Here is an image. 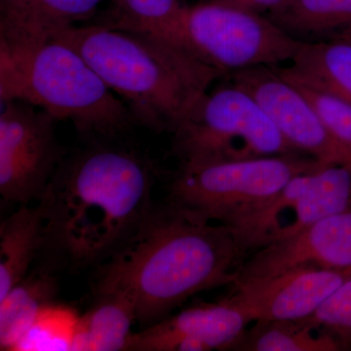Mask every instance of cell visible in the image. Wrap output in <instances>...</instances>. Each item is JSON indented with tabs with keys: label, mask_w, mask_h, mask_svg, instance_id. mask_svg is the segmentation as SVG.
I'll list each match as a JSON object with an SVG mask.
<instances>
[{
	"label": "cell",
	"mask_w": 351,
	"mask_h": 351,
	"mask_svg": "<svg viewBox=\"0 0 351 351\" xmlns=\"http://www.w3.org/2000/svg\"><path fill=\"white\" fill-rule=\"evenodd\" d=\"M291 83L306 97L327 128L351 145V104L306 85Z\"/></svg>",
	"instance_id": "24"
},
{
	"label": "cell",
	"mask_w": 351,
	"mask_h": 351,
	"mask_svg": "<svg viewBox=\"0 0 351 351\" xmlns=\"http://www.w3.org/2000/svg\"><path fill=\"white\" fill-rule=\"evenodd\" d=\"M96 302L78 317L71 350H126L132 326L137 322L133 302L119 293L95 295Z\"/></svg>",
	"instance_id": "17"
},
{
	"label": "cell",
	"mask_w": 351,
	"mask_h": 351,
	"mask_svg": "<svg viewBox=\"0 0 351 351\" xmlns=\"http://www.w3.org/2000/svg\"><path fill=\"white\" fill-rule=\"evenodd\" d=\"M290 82L306 85L351 104V41L339 38L304 41L295 57L272 66Z\"/></svg>",
	"instance_id": "15"
},
{
	"label": "cell",
	"mask_w": 351,
	"mask_h": 351,
	"mask_svg": "<svg viewBox=\"0 0 351 351\" xmlns=\"http://www.w3.org/2000/svg\"><path fill=\"white\" fill-rule=\"evenodd\" d=\"M302 321L329 334L343 350H351V277L313 315Z\"/></svg>",
	"instance_id": "23"
},
{
	"label": "cell",
	"mask_w": 351,
	"mask_h": 351,
	"mask_svg": "<svg viewBox=\"0 0 351 351\" xmlns=\"http://www.w3.org/2000/svg\"><path fill=\"white\" fill-rule=\"evenodd\" d=\"M103 1L0 0V49H25L53 40L93 17Z\"/></svg>",
	"instance_id": "14"
},
{
	"label": "cell",
	"mask_w": 351,
	"mask_h": 351,
	"mask_svg": "<svg viewBox=\"0 0 351 351\" xmlns=\"http://www.w3.org/2000/svg\"><path fill=\"white\" fill-rule=\"evenodd\" d=\"M351 277V269L300 267L276 276L237 282L234 294L256 320H302L316 311Z\"/></svg>",
	"instance_id": "13"
},
{
	"label": "cell",
	"mask_w": 351,
	"mask_h": 351,
	"mask_svg": "<svg viewBox=\"0 0 351 351\" xmlns=\"http://www.w3.org/2000/svg\"><path fill=\"white\" fill-rule=\"evenodd\" d=\"M350 210L351 171L324 163L293 178L254 219V232L267 246Z\"/></svg>",
	"instance_id": "10"
},
{
	"label": "cell",
	"mask_w": 351,
	"mask_h": 351,
	"mask_svg": "<svg viewBox=\"0 0 351 351\" xmlns=\"http://www.w3.org/2000/svg\"><path fill=\"white\" fill-rule=\"evenodd\" d=\"M281 1L282 0H197L196 2H213L265 15Z\"/></svg>",
	"instance_id": "25"
},
{
	"label": "cell",
	"mask_w": 351,
	"mask_h": 351,
	"mask_svg": "<svg viewBox=\"0 0 351 351\" xmlns=\"http://www.w3.org/2000/svg\"><path fill=\"white\" fill-rule=\"evenodd\" d=\"M322 164L304 154L181 162L168 201L235 230L262 211L293 178Z\"/></svg>",
	"instance_id": "5"
},
{
	"label": "cell",
	"mask_w": 351,
	"mask_h": 351,
	"mask_svg": "<svg viewBox=\"0 0 351 351\" xmlns=\"http://www.w3.org/2000/svg\"><path fill=\"white\" fill-rule=\"evenodd\" d=\"M172 134L180 163L302 154L258 101L232 82L207 92Z\"/></svg>",
	"instance_id": "6"
},
{
	"label": "cell",
	"mask_w": 351,
	"mask_h": 351,
	"mask_svg": "<svg viewBox=\"0 0 351 351\" xmlns=\"http://www.w3.org/2000/svg\"><path fill=\"white\" fill-rule=\"evenodd\" d=\"M300 267L351 269V210L320 219L287 239L254 251L245 260L235 283Z\"/></svg>",
	"instance_id": "12"
},
{
	"label": "cell",
	"mask_w": 351,
	"mask_h": 351,
	"mask_svg": "<svg viewBox=\"0 0 351 351\" xmlns=\"http://www.w3.org/2000/svg\"><path fill=\"white\" fill-rule=\"evenodd\" d=\"M112 2L114 15L110 25L149 32L184 47L182 25L189 5L186 0H112Z\"/></svg>",
	"instance_id": "21"
},
{
	"label": "cell",
	"mask_w": 351,
	"mask_h": 351,
	"mask_svg": "<svg viewBox=\"0 0 351 351\" xmlns=\"http://www.w3.org/2000/svg\"><path fill=\"white\" fill-rule=\"evenodd\" d=\"M54 39L84 57L135 123L154 131L173 133L223 75L186 48L138 29L76 25Z\"/></svg>",
	"instance_id": "3"
},
{
	"label": "cell",
	"mask_w": 351,
	"mask_h": 351,
	"mask_svg": "<svg viewBox=\"0 0 351 351\" xmlns=\"http://www.w3.org/2000/svg\"><path fill=\"white\" fill-rule=\"evenodd\" d=\"M182 38L184 47L223 75L254 66H283L302 43L263 14L213 2L189 4Z\"/></svg>",
	"instance_id": "7"
},
{
	"label": "cell",
	"mask_w": 351,
	"mask_h": 351,
	"mask_svg": "<svg viewBox=\"0 0 351 351\" xmlns=\"http://www.w3.org/2000/svg\"><path fill=\"white\" fill-rule=\"evenodd\" d=\"M265 16L300 40L331 38L350 27L351 0H282Z\"/></svg>",
	"instance_id": "20"
},
{
	"label": "cell",
	"mask_w": 351,
	"mask_h": 351,
	"mask_svg": "<svg viewBox=\"0 0 351 351\" xmlns=\"http://www.w3.org/2000/svg\"><path fill=\"white\" fill-rule=\"evenodd\" d=\"M232 351H339V341L302 320L254 321L235 341Z\"/></svg>",
	"instance_id": "19"
},
{
	"label": "cell",
	"mask_w": 351,
	"mask_h": 351,
	"mask_svg": "<svg viewBox=\"0 0 351 351\" xmlns=\"http://www.w3.org/2000/svg\"><path fill=\"white\" fill-rule=\"evenodd\" d=\"M331 38H343L346 39V40L351 41V25L350 27H346V29H343V31L339 32V34H335V36H331Z\"/></svg>",
	"instance_id": "26"
},
{
	"label": "cell",
	"mask_w": 351,
	"mask_h": 351,
	"mask_svg": "<svg viewBox=\"0 0 351 351\" xmlns=\"http://www.w3.org/2000/svg\"><path fill=\"white\" fill-rule=\"evenodd\" d=\"M1 103L0 195L6 202H38L64 159L57 120L27 101Z\"/></svg>",
	"instance_id": "8"
},
{
	"label": "cell",
	"mask_w": 351,
	"mask_h": 351,
	"mask_svg": "<svg viewBox=\"0 0 351 351\" xmlns=\"http://www.w3.org/2000/svg\"><path fill=\"white\" fill-rule=\"evenodd\" d=\"M154 168L137 152L91 147L64 158L38 200L41 252L71 269L112 257L154 208Z\"/></svg>",
	"instance_id": "2"
},
{
	"label": "cell",
	"mask_w": 351,
	"mask_h": 351,
	"mask_svg": "<svg viewBox=\"0 0 351 351\" xmlns=\"http://www.w3.org/2000/svg\"><path fill=\"white\" fill-rule=\"evenodd\" d=\"M255 313L233 293L215 304L184 309L133 332L126 350H230Z\"/></svg>",
	"instance_id": "11"
},
{
	"label": "cell",
	"mask_w": 351,
	"mask_h": 351,
	"mask_svg": "<svg viewBox=\"0 0 351 351\" xmlns=\"http://www.w3.org/2000/svg\"><path fill=\"white\" fill-rule=\"evenodd\" d=\"M40 208L21 205L0 223V299L29 274L43 248Z\"/></svg>",
	"instance_id": "18"
},
{
	"label": "cell",
	"mask_w": 351,
	"mask_h": 351,
	"mask_svg": "<svg viewBox=\"0 0 351 351\" xmlns=\"http://www.w3.org/2000/svg\"><path fill=\"white\" fill-rule=\"evenodd\" d=\"M228 76L258 101L298 152L351 171V145L336 137L301 91L272 66H254Z\"/></svg>",
	"instance_id": "9"
},
{
	"label": "cell",
	"mask_w": 351,
	"mask_h": 351,
	"mask_svg": "<svg viewBox=\"0 0 351 351\" xmlns=\"http://www.w3.org/2000/svg\"><path fill=\"white\" fill-rule=\"evenodd\" d=\"M57 278L36 269L0 299V350H18L41 314L55 304Z\"/></svg>",
	"instance_id": "16"
},
{
	"label": "cell",
	"mask_w": 351,
	"mask_h": 351,
	"mask_svg": "<svg viewBox=\"0 0 351 351\" xmlns=\"http://www.w3.org/2000/svg\"><path fill=\"white\" fill-rule=\"evenodd\" d=\"M78 317L71 309L53 304L41 314L18 350H71Z\"/></svg>",
	"instance_id": "22"
},
{
	"label": "cell",
	"mask_w": 351,
	"mask_h": 351,
	"mask_svg": "<svg viewBox=\"0 0 351 351\" xmlns=\"http://www.w3.org/2000/svg\"><path fill=\"white\" fill-rule=\"evenodd\" d=\"M1 101H27L78 131L112 137L135 123L130 110L75 48L63 41L0 49Z\"/></svg>",
	"instance_id": "4"
},
{
	"label": "cell",
	"mask_w": 351,
	"mask_h": 351,
	"mask_svg": "<svg viewBox=\"0 0 351 351\" xmlns=\"http://www.w3.org/2000/svg\"><path fill=\"white\" fill-rule=\"evenodd\" d=\"M248 254L230 226L168 201L152 208L130 239L97 267L94 294L131 300L145 327L203 291L234 285Z\"/></svg>",
	"instance_id": "1"
}]
</instances>
